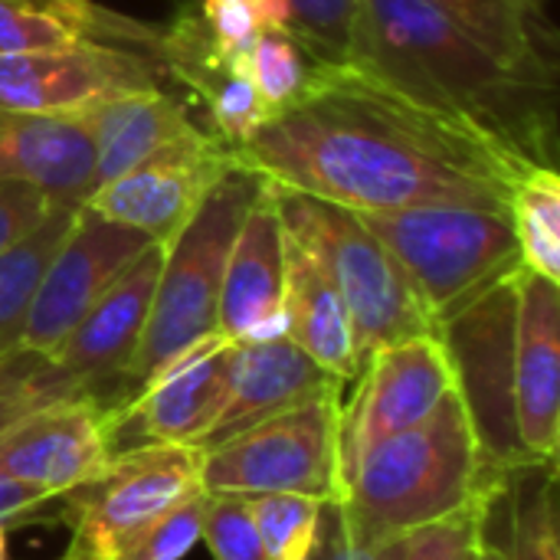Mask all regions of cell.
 <instances>
[{
    "instance_id": "1",
    "label": "cell",
    "mask_w": 560,
    "mask_h": 560,
    "mask_svg": "<svg viewBox=\"0 0 560 560\" xmlns=\"http://www.w3.org/2000/svg\"><path fill=\"white\" fill-rule=\"evenodd\" d=\"M236 158L272 187L354 213L427 203L509 207L512 187L525 174L351 66H328L318 85L269 118Z\"/></svg>"
},
{
    "instance_id": "2",
    "label": "cell",
    "mask_w": 560,
    "mask_h": 560,
    "mask_svg": "<svg viewBox=\"0 0 560 560\" xmlns=\"http://www.w3.org/2000/svg\"><path fill=\"white\" fill-rule=\"evenodd\" d=\"M348 66L522 171L555 167V72L505 66L427 0H358Z\"/></svg>"
},
{
    "instance_id": "3",
    "label": "cell",
    "mask_w": 560,
    "mask_h": 560,
    "mask_svg": "<svg viewBox=\"0 0 560 560\" xmlns=\"http://www.w3.org/2000/svg\"><path fill=\"white\" fill-rule=\"evenodd\" d=\"M509 476L482 459L466 407L453 390L427 420L358 459L345 479L341 512L354 541L377 545L505 492Z\"/></svg>"
},
{
    "instance_id": "4",
    "label": "cell",
    "mask_w": 560,
    "mask_h": 560,
    "mask_svg": "<svg viewBox=\"0 0 560 560\" xmlns=\"http://www.w3.org/2000/svg\"><path fill=\"white\" fill-rule=\"evenodd\" d=\"M269 190L285 240L295 243L338 289L354 325L361 368L384 345L436 335V322L413 292L400 262L371 233L361 213L285 187L269 184Z\"/></svg>"
},
{
    "instance_id": "5",
    "label": "cell",
    "mask_w": 560,
    "mask_h": 560,
    "mask_svg": "<svg viewBox=\"0 0 560 560\" xmlns=\"http://www.w3.org/2000/svg\"><path fill=\"white\" fill-rule=\"evenodd\" d=\"M266 190V177L246 164L230 167L184 223V230L164 246V262L151 302V318L128 371V384L138 390L164 361L194 341L217 335L223 269L240 233L243 217Z\"/></svg>"
},
{
    "instance_id": "6",
    "label": "cell",
    "mask_w": 560,
    "mask_h": 560,
    "mask_svg": "<svg viewBox=\"0 0 560 560\" xmlns=\"http://www.w3.org/2000/svg\"><path fill=\"white\" fill-rule=\"evenodd\" d=\"M361 217L400 262L436 331L522 266L509 207L427 203Z\"/></svg>"
},
{
    "instance_id": "7",
    "label": "cell",
    "mask_w": 560,
    "mask_h": 560,
    "mask_svg": "<svg viewBox=\"0 0 560 560\" xmlns=\"http://www.w3.org/2000/svg\"><path fill=\"white\" fill-rule=\"evenodd\" d=\"M200 486L207 495L292 492L341 502V394L285 410L203 453Z\"/></svg>"
},
{
    "instance_id": "8",
    "label": "cell",
    "mask_w": 560,
    "mask_h": 560,
    "mask_svg": "<svg viewBox=\"0 0 560 560\" xmlns=\"http://www.w3.org/2000/svg\"><path fill=\"white\" fill-rule=\"evenodd\" d=\"M456 394L482 459L499 472L538 466L515 423V282L512 276L440 325Z\"/></svg>"
},
{
    "instance_id": "9",
    "label": "cell",
    "mask_w": 560,
    "mask_h": 560,
    "mask_svg": "<svg viewBox=\"0 0 560 560\" xmlns=\"http://www.w3.org/2000/svg\"><path fill=\"white\" fill-rule=\"evenodd\" d=\"M203 453L194 446L151 443L115 453L102 476L66 492V525L89 555H105L144 522L177 505L200 486Z\"/></svg>"
},
{
    "instance_id": "10",
    "label": "cell",
    "mask_w": 560,
    "mask_h": 560,
    "mask_svg": "<svg viewBox=\"0 0 560 560\" xmlns=\"http://www.w3.org/2000/svg\"><path fill=\"white\" fill-rule=\"evenodd\" d=\"M354 394L341 404V476L358 459L427 420L456 390V374L440 335H420L377 348L351 381Z\"/></svg>"
},
{
    "instance_id": "11",
    "label": "cell",
    "mask_w": 560,
    "mask_h": 560,
    "mask_svg": "<svg viewBox=\"0 0 560 560\" xmlns=\"http://www.w3.org/2000/svg\"><path fill=\"white\" fill-rule=\"evenodd\" d=\"M230 351L233 341L217 331L164 361L125 404L108 410L112 453L151 443L197 450L223 410Z\"/></svg>"
},
{
    "instance_id": "12",
    "label": "cell",
    "mask_w": 560,
    "mask_h": 560,
    "mask_svg": "<svg viewBox=\"0 0 560 560\" xmlns=\"http://www.w3.org/2000/svg\"><path fill=\"white\" fill-rule=\"evenodd\" d=\"M236 164V151L226 148L213 131L200 128L161 148L112 184L95 187L82 207L144 233L151 243L167 246L203 203L210 187Z\"/></svg>"
},
{
    "instance_id": "13",
    "label": "cell",
    "mask_w": 560,
    "mask_h": 560,
    "mask_svg": "<svg viewBox=\"0 0 560 560\" xmlns=\"http://www.w3.org/2000/svg\"><path fill=\"white\" fill-rule=\"evenodd\" d=\"M148 246L151 240L144 233L112 223L79 203L62 243L56 246L39 279L20 335V348L49 358L75 328V322Z\"/></svg>"
},
{
    "instance_id": "14",
    "label": "cell",
    "mask_w": 560,
    "mask_h": 560,
    "mask_svg": "<svg viewBox=\"0 0 560 560\" xmlns=\"http://www.w3.org/2000/svg\"><path fill=\"white\" fill-rule=\"evenodd\" d=\"M158 59L125 46L0 52V115H75L108 98L158 89Z\"/></svg>"
},
{
    "instance_id": "15",
    "label": "cell",
    "mask_w": 560,
    "mask_h": 560,
    "mask_svg": "<svg viewBox=\"0 0 560 560\" xmlns=\"http://www.w3.org/2000/svg\"><path fill=\"white\" fill-rule=\"evenodd\" d=\"M112 407L95 394H79L20 417L0 433V476L46 495L92 482L115 456L108 443Z\"/></svg>"
},
{
    "instance_id": "16",
    "label": "cell",
    "mask_w": 560,
    "mask_h": 560,
    "mask_svg": "<svg viewBox=\"0 0 560 560\" xmlns=\"http://www.w3.org/2000/svg\"><path fill=\"white\" fill-rule=\"evenodd\" d=\"M161 262L164 246L151 243L49 354V361L79 390L98 397V387L105 384H128V371L135 364V354L151 318Z\"/></svg>"
},
{
    "instance_id": "17",
    "label": "cell",
    "mask_w": 560,
    "mask_h": 560,
    "mask_svg": "<svg viewBox=\"0 0 560 560\" xmlns=\"http://www.w3.org/2000/svg\"><path fill=\"white\" fill-rule=\"evenodd\" d=\"M154 59L164 75L190 89V95L207 108L213 135L240 151L266 121L269 112L246 72V56L223 52L194 0L180 3L164 26H158Z\"/></svg>"
},
{
    "instance_id": "18",
    "label": "cell",
    "mask_w": 560,
    "mask_h": 560,
    "mask_svg": "<svg viewBox=\"0 0 560 560\" xmlns=\"http://www.w3.org/2000/svg\"><path fill=\"white\" fill-rule=\"evenodd\" d=\"M515 282V423L538 466L560 450V285L518 266Z\"/></svg>"
},
{
    "instance_id": "19",
    "label": "cell",
    "mask_w": 560,
    "mask_h": 560,
    "mask_svg": "<svg viewBox=\"0 0 560 560\" xmlns=\"http://www.w3.org/2000/svg\"><path fill=\"white\" fill-rule=\"evenodd\" d=\"M217 328L233 345L289 338L285 230L269 184L243 217L233 240L220 285Z\"/></svg>"
},
{
    "instance_id": "20",
    "label": "cell",
    "mask_w": 560,
    "mask_h": 560,
    "mask_svg": "<svg viewBox=\"0 0 560 560\" xmlns=\"http://www.w3.org/2000/svg\"><path fill=\"white\" fill-rule=\"evenodd\" d=\"M341 387L345 384L325 368H318L292 338L240 341L230 351L223 410L210 433L197 443V450L207 453L285 410H295L328 394H341Z\"/></svg>"
},
{
    "instance_id": "21",
    "label": "cell",
    "mask_w": 560,
    "mask_h": 560,
    "mask_svg": "<svg viewBox=\"0 0 560 560\" xmlns=\"http://www.w3.org/2000/svg\"><path fill=\"white\" fill-rule=\"evenodd\" d=\"M95 144L82 115H0V184H30L56 203L92 190Z\"/></svg>"
},
{
    "instance_id": "22",
    "label": "cell",
    "mask_w": 560,
    "mask_h": 560,
    "mask_svg": "<svg viewBox=\"0 0 560 560\" xmlns=\"http://www.w3.org/2000/svg\"><path fill=\"white\" fill-rule=\"evenodd\" d=\"M125 46L154 59L158 26L105 10L95 0H0V52L69 46Z\"/></svg>"
},
{
    "instance_id": "23",
    "label": "cell",
    "mask_w": 560,
    "mask_h": 560,
    "mask_svg": "<svg viewBox=\"0 0 560 560\" xmlns=\"http://www.w3.org/2000/svg\"><path fill=\"white\" fill-rule=\"evenodd\" d=\"M79 115L92 131V144H95L92 190L128 174L161 148L200 131L190 118L187 102L167 95L161 85L98 102L92 108H82Z\"/></svg>"
},
{
    "instance_id": "24",
    "label": "cell",
    "mask_w": 560,
    "mask_h": 560,
    "mask_svg": "<svg viewBox=\"0 0 560 560\" xmlns=\"http://www.w3.org/2000/svg\"><path fill=\"white\" fill-rule=\"evenodd\" d=\"M285 312L289 338L331 377L351 384L361 374L351 315L328 276L285 240Z\"/></svg>"
},
{
    "instance_id": "25",
    "label": "cell",
    "mask_w": 560,
    "mask_h": 560,
    "mask_svg": "<svg viewBox=\"0 0 560 560\" xmlns=\"http://www.w3.org/2000/svg\"><path fill=\"white\" fill-rule=\"evenodd\" d=\"M512 69L555 72L538 43L541 0H427Z\"/></svg>"
},
{
    "instance_id": "26",
    "label": "cell",
    "mask_w": 560,
    "mask_h": 560,
    "mask_svg": "<svg viewBox=\"0 0 560 560\" xmlns=\"http://www.w3.org/2000/svg\"><path fill=\"white\" fill-rule=\"evenodd\" d=\"M79 203H52L39 226L0 253V358L20 348V335L39 289V279L62 243Z\"/></svg>"
},
{
    "instance_id": "27",
    "label": "cell",
    "mask_w": 560,
    "mask_h": 560,
    "mask_svg": "<svg viewBox=\"0 0 560 560\" xmlns=\"http://www.w3.org/2000/svg\"><path fill=\"white\" fill-rule=\"evenodd\" d=\"M522 266L560 285V177L555 167L525 171L509 197Z\"/></svg>"
},
{
    "instance_id": "28",
    "label": "cell",
    "mask_w": 560,
    "mask_h": 560,
    "mask_svg": "<svg viewBox=\"0 0 560 560\" xmlns=\"http://www.w3.org/2000/svg\"><path fill=\"white\" fill-rule=\"evenodd\" d=\"M328 66L331 62L318 59L302 39H295L292 33H276V30H262L246 52V72L269 118L299 105L318 85Z\"/></svg>"
},
{
    "instance_id": "29",
    "label": "cell",
    "mask_w": 560,
    "mask_h": 560,
    "mask_svg": "<svg viewBox=\"0 0 560 560\" xmlns=\"http://www.w3.org/2000/svg\"><path fill=\"white\" fill-rule=\"evenodd\" d=\"M512 541L505 560H560L555 466L512 472Z\"/></svg>"
},
{
    "instance_id": "30",
    "label": "cell",
    "mask_w": 560,
    "mask_h": 560,
    "mask_svg": "<svg viewBox=\"0 0 560 560\" xmlns=\"http://www.w3.org/2000/svg\"><path fill=\"white\" fill-rule=\"evenodd\" d=\"M249 518L262 541L266 560H308L315 551L318 525H322V499L272 492L246 499Z\"/></svg>"
},
{
    "instance_id": "31",
    "label": "cell",
    "mask_w": 560,
    "mask_h": 560,
    "mask_svg": "<svg viewBox=\"0 0 560 560\" xmlns=\"http://www.w3.org/2000/svg\"><path fill=\"white\" fill-rule=\"evenodd\" d=\"M207 502L210 495L203 489L190 492L177 505L144 522L125 541H118L105 560H184L200 545Z\"/></svg>"
},
{
    "instance_id": "32",
    "label": "cell",
    "mask_w": 560,
    "mask_h": 560,
    "mask_svg": "<svg viewBox=\"0 0 560 560\" xmlns=\"http://www.w3.org/2000/svg\"><path fill=\"white\" fill-rule=\"evenodd\" d=\"M79 394L85 390H79L49 358L16 348L13 354L0 358V433L46 404Z\"/></svg>"
},
{
    "instance_id": "33",
    "label": "cell",
    "mask_w": 560,
    "mask_h": 560,
    "mask_svg": "<svg viewBox=\"0 0 560 560\" xmlns=\"http://www.w3.org/2000/svg\"><path fill=\"white\" fill-rule=\"evenodd\" d=\"M499 495H486L440 522L420 525L404 535L400 560H469L486 538V522Z\"/></svg>"
},
{
    "instance_id": "34",
    "label": "cell",
    "mask_w": 560,
    "mask_h": 560,
    "mask_svg": "<svg viewBox=\"0 0 560 560\" xmlns=\"http://www.w3.org/2000/svg\"><path fill=\"white\" fill-rule=\"evenodd\" d=\"M289 3H292V36L302 39L318 59L331 66H348L358 0H289Z\"/></svg>"
},
{
    "instance_id": "35",
    "label": "cell",
    "mask_w": 560,
    "mask_h": 560,
    "mask_svg": "<svg viewBox=\"0 0 560 560\" xmlns=\"http://www.w3.org/2000/svg\"><path fill=\"white\" fill-rule=\"evenodd\" d=\"M200 541L213 560H266L243 495H210Z\"/></svg>"
},
{
    "instance_id": "36",
    "label": "cell",
    "mask_w": 560,
    "mask_h": 560,
    "mask_svg": "<svg viewBox=\"0 0 560 560\" xmlns=\"http://www.w3.org/2000/svg\"><path fill=\"white\" fill-rule=\"evenodd\" d=\"M400 555H404V538H390L377 545L354 541L348 532L341 502H325L315 551L308 560H400Z\"/></svg>"
},
{
    "instance_id": "37",
    "label": "cell",
    "mask_w": 560,
    "mask_h": 560,
    "mask_svg": "<svg viewBox=\"0 0 560 560\" xmlns=\"http://www.w3.org/2000/svg\"><path fill=\"white\" fill-rule=\"evenodd\" d=\"M66 495H46L33 486H23L10 476H0V528L23 525H62Z\"/></svg>"
},
{
    "instance_id": "38",
    "label": "cell",
    "mask_w": 560,
    "mask_h": 560,
    "mask_svg": "<svg viewBox=\"0 0 560 560\" xmlns=\"http://www.w3.org/2000/svg\"><path fill=\"white\" fill-rule=\"evenodd\" d=\"M197 10L213 43L230 56H246L262 33L246 0H197Z\"/></svg>"
},
{
    "instance_id": "39",
    "label": "cell",
    "mask_w": 560,
    "mask_h": 560,
    "mask_svg": "<svg viewBox=\"0 0 560 560\" xmlns=\"http://www.w3.org/2000/svg\"><path fill=\"white\" fill-rule=\"evenodd\" d=\"M52 203L56 200L30 184H0V253L23 240L33 226H39Z\"/></svg>"
},
{
    "instance_id": "40",
    "label": "cell",
    "mask_w": 560,
    "mask_h": 560,
    "mask_svg": "<svg viewBox=\"0 0 560 560\" xmlns=\"http://www.w3.org/2000/svg\"><path fill=\"white\" fill-rule=\"evenodd\" d=\"M259 30L292 33V3L289 0H246Z\"/></svg>"
},
{
    "instance_id": "41",
    "label": "cell",
    "mask_w": 560,
    "mask_h": 560,
    "mask_svg": "<svg viewBox=\"0 0 560 560\" xmlns=\"http://www.w3.org/2000/svg\"><path fill=\"white\" fill-rule=\"evenodd\" d=\"M469 560H505V548H502V545H495V541H489V535H486Z\"/></svg>"
},
{
    "instance_id": "42",
    "label": "cell",
    "mask_w": 560,
    "mask_h": 560,
    "mask_svg": "<svg viewBox=\"0 0 560 560\" xmlns=\"http://www.w3.org/2000/svg\"><path fill=\"white\" fill-rule=\"evenodd\" d=\"M59 560H98V558H95V555H89L85 548H79V545L72 541V545H69V551H66Z\"/></svg>"
}]
</instances>
